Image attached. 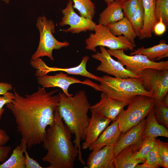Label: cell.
<instances>
[{"label":"cell","mask_w":168,"mask_h":168,"mask_svg":"<svg viewBox=\"0 0 168 168\" xmlns=\"http://www.w3.org/2000/svg\"><path fill=\"white\" fill-rule=\"evenodd\" d=\"M107 5H109L114 2V0H103Z\"/></svg>","instance_id":"b9f144b4"},{"label":"cell","mask_w":168,"mask_h":168,"mask_svg":"<svg viewBox=\"0 0 168 168\" xmlns=\"http://www.w3.org/2000/svg\"><path fill=\"white\" fill-rule=\"evenodd\" d=\"M72 133L60 116L58 107L52 124L46 130L43 146L47 151L42 158L48 163L46 168H73L79 154L71 141Z\"/></svg>","instance_id":"7a4b0ae2"},{"label":"cell","mask_w":168,"mask_h":168,"mask_svg":"<svg viewBox=\"0 0 168 168\" xmlns=\"http://www.w3.org/2000/svg\"><path fill=\"white\" fill-rule=\"evenodd\" d=\"M146 124V119H143L138 124L124 133H121L118 141L114 146L115 157L124 148L138 143L144 139L143 138V133Z\"/></svg>","instance_id":"9a60e30c"},{"label":"cell","mask_w":168,"mask_h":168,"mask_svg":"<svg viewBox=\"0 0 168 168\" xmlns=\"http://www.w3.org/2000/svg\"><path fill=\"white\" fill-rule=\"evenodd\" d=\"M155 0V1L156 2V1H159V0Z\"/></svg>","instance_id":"f6af8a7d"},{"label":"cell","mask_w":168,"mask_h":168,"mask_svg":"<svg viewBox=\"0 0 168 168\" xmlns=\"http://www.w3.org/2000/svg\"><path fill=\"white\" fill-rule=\"evenodd\" d=\"M5 2L6 3H9L10 0H2Z\"/></svg>","instance_id":"ee69618b"},{"label":"cell","mask_w":168,"mask_h":168,"mask_svg":"<svg viewBox=\"0 0 168 168\" xmlns=\"http://www.w3.org/2000/svg\"><path fill=\"white\" fill-rule=\"evenodd\" d=\"M114 146H106L92 151L87 161L88 168H115Z\"/></svg>","instance_id":"e0dca14e"},{"label":"cell","mask_w":168,"mask_h":168,"mask_svg":"<svg viewBox=\"0 0 168 168\" xmlns=\"http://www.w3.org/2000/svg\"><path fill=\"white\" fill-rule=\"evenodd\" d=\"M144 11L143 26L138 38L140 40L152 37L153 28L158 21L155 15V0H142Z\"/></svg>","instance_id":"ffe728a7"},{"label":"cell","mask_w":168,"mask_h":168,"mask_svg":"<svg viewBox=\"0 0 168 168\" xmlns=\"http://www.w3.org/2000/svg\"><path fill=\"white\" fill-rule=\"evenodd\" d=\"M100 97L98 102L91 106L90 111L112 122L117 119L128 104L112 98L103 92Z\"/></svg>","instance_id":"5bb4252c"},{"label":"cell","mask_w":168,"mask_h":168,"mask_svg":"<svg viewBox=\"0 0 168 168\" xmlns=\"http://www.w3.org/2000/svg\"><path fill=\"white\" fill-rule=\"evenodd\" d=\"M142 164L137 165L135 168H154L152 166L147 163L145 161Z\"/></svg>","instance_id":"ab89813d"},{"label":"cell","mask_w":168,"mask_h":168,"mask_svg":"<svg viewBox=\"0 0 168 168\" xmlns=\"http://www.w3.org/2000/svg\"><path fill=\"white\" fill-rule=\"evenodd\" d=\"M36 26L40 34V40L38 48L32 56L31 60L47 56L52 61L54 60L52 55L53 50H58L69 45L67 41L60 42L54 36L53 34L55 32L54 21L48 20L44 16H39L37 19Z\"/></svg>","instance_id":"8992f818"},{"label":"cell","mask_w":168,"mask_h":168,"mask_svg":"<svg viewBox=\"0 0 168 168\" xmlns=\"http://www.w3.org/2000/svg\"><path fill=\"white\" fill-rule=\"evenodd\" d=\"M156 139L155 138H152L145 139L142 146L136 153L135 158L146 161L147 156L153 146Z\"/></svg>","instance_id":"4dcf8cb0"},{"label":"cell","mask_w":168,"mask_h":168,"mask_svg":"<svg viewBox=\"0 0 168 168\" xmlns=\"http://www.w3.org/2000/svg\"><path fill=\"white\" fill-rule=\"evenodd\" d=\"M73 7L77 9L80 15L92 20L96 13V7L91 0H72Z\"/></svg>","instance_id":"484cf974"},{"label":"cell","mask_w":168,"mask_h":168,"mask_svg":"<svg viewBox=\"0 0 168 168\" xmlns=\"http://www.w3.org/2000/svg\"><path fill=\"white\" fill-rule=\"evenodd\" d=\"M91 116L86 128L85 139L82 149H88L94 143L111 121L91 111Z\"/></svg>","instance_id":"2e32d148"},{"label":"cell","mask_w":168,"mask_h":168,"mask_svg":"<svg viewBox=\"0 0 168 168\" xmlns=\"http://www.w3.org/2000/svg\"><path fill=\"white\" fill-rule=\"evenodd\" d=\"M147 116L146 125L143 133V138H156L158 136L168 138L167 128L156 120L153 108Z\"/></svg>","instance_id":"603a6c76"},{"label":"cell","mask_w":168,"mask_h":168,"mask_svg":"<svg viewBox=\"0 0 168 168\" xmlns=\"http://www.w3.org/2000/svg\"><path fill=\"white\" fill-rule=\"evenodd\" d=\"M121 133L117 120L113 121L107 127L96 141L88 148L90 151H97L106 146H114Z\"/></svg>","instance_id":"d6986e66"},{"label":"cell","mask_w":168,"mask_h":168,"mask_svg":"<svg viewBox=\"0 0 168 168\" xmlns=\"http://www.w3.org/2000/svg\"><path fill=\"white\" fill-rule=\"evenodd\" d=\"M140 0H126L120 4L124 17L128 19L135 12Z\"/></svg>","instance_id":"1f68e13d"},{"label":"cell","mask_w":168,"mask_h":168,"mask_svg":"<svg viewBox=\"0 0 168 168\" xmlns=\"http://www.w3.org/2000/svg\"><path fill=\"white\" fill-rule=\"evenodd\" d=\"M26 147V144L21 142L20 145L13 150L9 158L0 164V168H25V157L23 153Z\"/></svg>","instance_id":"d4e9b609"},{"label":"cell","mask_w":168,"mask_h":168,"mask_svg":"<svg viewBox=\"0 0 168 168\" xmlns=\"http://www.w3.org/2000/svg\"><path fill=\"white\" fill-rule=\"evenodd\" d=\"M13 88L12 85L7 82L0 83V95H3Z\"/></svg>","instance_id":"f35d334b"},{"label":"cell","mask_w":168,"mask_h":168,"mask_svg":"<svg viewBox=\"0 0 168 168\" xmlns=\"http://www.w3.org/2000/svg\"><path fill=\"white\" fill-rule=\"evenodd\" d=\"M140 78L145 89L152 94L156 101H162L168 92V70L146 68Z\"/></svg>","instance_id":"9c48e42d"},{"label":"cell","mask_w":168,"mask_h":168,"mask_svg":"<svg viewBox=\"0 0 168 168\" xmlns=\"http://www.w3.org/2000/svg\"><path fill=\"white\" fill-rule=\"evenodd\" d=\"M94 31L95 33H91L85 40V48L95 53L98 46L106 47L111 49L131 51L136 46V44L132 43L124 36L114 35L106 26L96 24Z\"/></svg>","instance_id":"52a82bcc"},{"label":"cell","mask_w":168,"mask_h":168,"mask_svg":"<svg viewBox=\"0 0 168 168\" xmlns=\"http://www.w3.org/2000/svg\"><path fill=\"white\" fill-rule=\"evenodd\" d=\"M156 101L152 96L143 95L134 96L128 103L127 109L124 110L117 119L121 133H124L145 118Z\"/></svg>","instance_id":"5b68a950"},{"label":"cell","mask_w":168,"mask_h":168,"mask_svg":"<svg viewBox=\"0 0 168 168\" xmlns=\"http://www.w3.org/2000/svg\"><path fill=\"white\" fill-rule=\"evenodd\" d=\"M73 4L72 0H69L66 7L61 10L63 16L59 25L62 27L69 25L70 27L61 30L72 34L94 31L96 23L92 20L78 15L74 11Z\"/></svg>","instance_id":"7c38bea8"},{"label":"cell","mask_w":168,"mask_h":168,"mask_svg":"<svg viewBox=\"0 0 168 168\" xmlns=\"http://www.w3.org/2000/svg\"><path fill=\"white\" fill-rule=\"evenodd\" d=\"M136 34L139 37L143 26L144 11L142 0H140L138 7L135 12L128 19Z\"/></svg>","instance_id":"4316f807"},{"label":"cell","mask_w":168,"mask_h":168,"mask_svg":"<svg viewBox=\"0 0 168 168\" xmlns=\"http://www.w3.org/2000/svg\"><path fill=\"white\" fill-rule=\"evenodd\" d=\"M99 82L101 92L119 101L128 103L138 95L154 97L152 93L145 89L140 78H119L104 75L100 77Z\"/></svg>","instance_id":"277c9868"},{"label":"cell","mask_w":168,"mask_h":168,"mask_svg":"<svg viewBox=\"0 0 168 168\" xmlns=\"http://www.w3.org/2000/svg\"><path fill=\"white\" fill-rule=\"evenodd\" d=\"M14 94L9 91L0 96V120L4 112L3 107L6 104L10 102L14 98Z\"/></svg>","instance_id":"836d02e7"},{"label":"cell","mask_w":168,"mask_h":168,"mask_svg":"<svg viewBox=\"0 0 168 168\" xmlns=\"http://www.w3.org/2000/svg\"><path fill=\"white\" fill-rule=\"evenodd\" d=\"M161 102L164 105L168 106V93L166 95Z\"/></svg>","instance_id":"60d3db41"},{"label":"cell","mask_w":168,"mask_h":168,"mask_svg":"<svg viewBox=\"0 0 168 168\" xmlns=\"http://www.w3.org/2000/svg\"><path fill=\"white\" fill-rule=\"evenodd\" d=\"M157 140L158 150L162 166L164 168H168V143Z\"/></svg>","instance_id":"d6a6232c"},{"label":"cell","mask_w":168,"mask_h":168,"mask_svg":"<svg viewBox=\"0 0 168 168\" xmlns=\"http://www.w3.org/2000/svg\"><path fill=\"white\" fill-rule=\"evenodd\" d=\"M109 54L116 58L125 68L133 73L140 76L142 71L147 68L168 70V61L154 62L149 60L145 55L136 54L128 55L123 49H108Z\"/></svg>","instance_id":"ba28073f"},{"label":"cell","mask_w":168,"mask_h":168,"mask_svg":"<svg viewBox=\"0 0 168 168\" xmlns=\"http://www.w3.org/2000/svg\"><path fill=\"white\" fill-rule=\"evenodd\" d=\"M100 52H97L92 54V57L100 62L96 70L112 75L119 78H137L140 76L137 75L128 71L118 61L112 58L105 47L100 46Z\"/></svg>","instance_id":"30bf717a"},{"label":"cell","mask_w":168,"mask_h":168,"mask_svg":"<svg viewBox=\"0 0 168 168\" xmlns=\"http://www.w3.org/2000/svg\"><path fill=\"white\" fill-rule=\"evenodd\" d=\"M155 118L160 124L168 128V106L161 101H156L153 107Z\"/></svg>","instance_id":"83f0119b"},{"label":"cell","mask_w":168,"mask_h":168,"mask_svg":"<svg viewBox=\"0 0 168 168\" xmlns=\"http://www.w3.org/2000/svg\"><path fill=\"white\" fill-rule=\"evenodd\" d=\"M126 0H114V1L116 2H118L120 4Z\"/></svg>","instance_id":"7bdbcfd3"},{"label":"cell","mask_w":168,"mask_h":168,"mask_svg":"<svg viewBox=\"0 0 168 168\" xmlns=\"http://www.w3.org/2000/svg\"><path fill=\"white\" fill-rule=\"evenodd\" d=\"M11 149L10 146H0V163H2L6 161Z\"/></svg>","instance_id":"8d00e7d4"},{"label":"cell","mask_w":168,"mask_h":168,"mask_svg":"<svg viewBox=\"0 0 168 168\" xmlns=\"http://www.w3.org/2000/svg\"><path fill=\"white\" fill-rule=\"evenodd\" d=\"M89 59V57L88 56H84L82 57L80 63L78 66L70 68L50 67L40 58L31 60L30 64L36 69L35 75L37 77L47 75L51 72L60 71L65 72L69 74L79 75L99 82L100 77L91 73L86 69V64Z\"/></svg>","instance_id":"4fadbf2b"},{"label":"cell","mask_w":168,"mask_h":168,"mask_svg":"<svg viewBox=\"0 0 168 168\" xmlns=\"http://www.w3.org/2000/svg\"><path fill=\"white\" fill-rule=\"evenodd\" d=\"M144 139L122 150L114 158L115 168H135L137 165L144 162L145 161L142 159L135 158L136 153L142 146Z\"/></svg>","instance_id":"ac0fdd59"},{"label":"cell","mask_w":168,"mask_h":168,"mask_svg":"<svg viewBox=\"0 0 168 168\" xmlns=\"http://www.w3.org/2000/svg\"><path fill=\"white\" fill-rule=\"evenodd\" d=\"M166 27L161 18L160 17L159 20L154 26L153 28V32L156 35H161L166 32Z\"/></svg>","instance_id":"d590c367"},{"label":"cell","mask_w":168,"mask_h":168,"mask_svg":"<svg viewBox=\"0 0 168 168\" xmlns=\"http://www.w3.org/2000/svg\"><path fill=\"white\" fill-rule=\"evenodd\" d=\"M58 107V113L72 134L75 136L73 141L79 151L78 161L85 165L82 153L81 142L84 140L86 128L90 118L88 113L91 107L85 91L80 90L74 95L68 97L64 93L59 92Z\"/></svg>","instance_id":"3957f363"},{"label":"cell","mask_w":168,"mask_h":168,"mask_svg":"<svg viewBox=\"0 0 168 168\" xmlns=\"http://www.w3.org/2000/svg\"><path fill=\"white\" fill-rule=\"evenodd\" d=\"M141 54L145 55L149 60L154 62L168 57V45L164 41L153 46L145 48L143 46L134 49L130 54L132 55Z\"/></svg>","instance_id":"44dd1931"},{"label":"cell","mask_w":168,"mask_h":168,"mask_svg":"<svg viewBox=\"0 0 168 168\" xmlns=\"http://www.w3.org/2000/svg\"><path fill=\"white\" fill-rule=\"evenodd\" d=\"M145 161L154 168L162 166V162L159 155L157 140L156 139L154 144L147 156Z\"/></svg>","instance_id":"f546056e"},{"label":"cell","mask_w":168,"mask_h":168,"mask_svg":"<svg viewBox=\"0 0 168 168\" xmlns=\"http://www.w3.org/2000/svg\"><path fill=\"white\" fill-rule=\"evenodd\" d=\"M155 13L158 21L160 17L166 25L168 26V0H159L156 2Z\"/></svg>","instance_id":"f1b7e54d"},{"label":"cell","mask_w":168,"mask_h":168,"mask_svg":"<svg viewBox=\"0 0 168 168\" xmlns=\"http://www.w3.org/2000/svg\"><path fill=\"white\" fill-rule=\"evenodd\" d=\"M124 17L120 4L114 1L100 14L98 24L104 26L117 22Z\"/></svg>","instance_id":"cb8c5ba5"},{"label":"cell","mask_w":168,"mask_h":168,"mask_svg":"<svg viewBox=\"0 0 168 168\" xmlns=\"http://www.w3.org/2000/svg\"><path fill=\"white\" fill-rule=\"evenodd\" d=\"M27 148V147L24 148V151L25 157V168H43L36 161L30 156L26 151Z\"/></svg>","instance_id":"e575fe53"},{"label":"cell","mask_w":168,"mask_h":168,"mask_svg":"<svg viewBox=\"0 0 168 168\" xmlns=\"http://www.w3.org/2000/svg\"><path fill=\"white\" fill-rule=\"evenodd\" d=\"M10 137L4 129L0 126V146L5 145L10 140Z\"/></svg>","instance_id":"74e56055"},{"label":"cell","mask_w":168,"mask_h":168,"mask_svg":"<svg viewBox=\"0 0 168 168\" xmlns=\"http://www.w3.org/2000/svg\"><path fill=\"white\" fill-rule=\"evenodd\" d=\"M37 82L42 87L46 88L58 87L62 89L67 96L73 95L68 92V89L70 86L73 84L81 83L90 86L96 91H101L99 85L88 79L81 81L73 77L69 76L61 71L54 75H47L37 77Z\"/></svg>","instance_id":"8fae6325"},{"label":"cell","mask_w":168,"mask_h":168,"mask_svg":"<svg viewBox=\"0 0 168 168\" xmlns=\"http://www.w3.org/2000/svg\"><path fill=\"white\" fill-rule=\"evenodd\" d=\"M58 91L47 92L39 86L36 91L23 96L14 89V98L6 105L15 118L21 142L28 149L42 143L47 127L52 124L59 100L58 94H54Z\"/></svg>","instance_id":"6da1fadb"},{"label":"cell","mask_w":168,"mask_h":168,"mask_svg":"<svg viewBox=\"0 0 168 168\" xmlns=\"http://www.w3.org/2000/svg\"><path fill=\"white\" fill-rule=\"evenodd\" d=\"M106 26L114 35L123 36L132 43L135 44V40L137 37L136 34L130 22L126 17Z\"/></svg>","instance_id":"7402d4cb"}]
</instances>
